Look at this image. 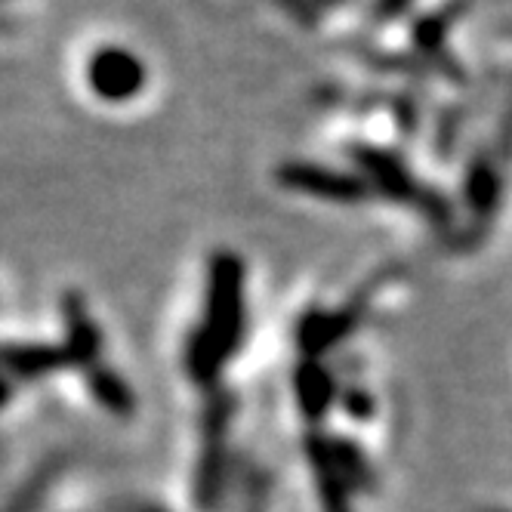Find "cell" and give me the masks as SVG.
I'll use <instances>...</instances> for the list:
<instances>
[{
    "mask_svg": "<svg viewBox=\"0 0 512 512\" xmlns=\"http://www.w3.org/2000/svg\"><path fill=\"white\" fill-rule=\"evenodd\" d=\"M241 297H244V266L235 253H219L210 266L204 321L189 340V352H186L192 380L210 383L219 374V368L232 358L244 321Z\"/></svg>",
    "mask_w": 512,
    "mask_h": 512,
    "instance_id": "6da1fadb",
    "label": "cell"
},
{
    "mask_svg": "<svg viewBox=\"0 0 512 512\" xmlns=\"http://www.w3.org/2000/svg\"><path fill=\"white\" fill-rule=\"evenodd\" d=\"M81 78L93 102L121 108L149 90V65L121 41H96L84 53Z\"/></svg>",
    "mask_w": 512,
    "mask_h": 512,
    "instance_id": "7a4b0ae2",
    "label": "cell"
},
{
    "mask_svg": "<svg viewBox=\"0 0 512 512\" xmlns=\"http://www.w3.org/2000/svg\"><path fill=\"white\" fill-rule=\"evenodd\" d=\"M278 182L290 192H303V195H321V198H331V201H355L364 198L371 192L368 179L361 176H346L337 170H327L318 164H306V161H294V164H284L278 170Z\"/></svg>",
    "mask_w": 512,
    "mask_h": 512,
    "instance_id": "3957f363",
    "label": "cell"
},
{
    "mask_svg": "<svg viewBox=\"0 0 512 512\" xmlns=\"http://www.w3.org/2000/svg\"><path fill=\"white\" fill-rule=\"evenodd\" d=\"M297 389H300V405L306 417H324L334 405V380L315 361H306L297 374Z\"/></svg>",
    "mask_w": 512,
    "mask_h": 512,
    "instance_id": "277c9868",
    "label": "cell"
},
{
    "mask_svg": "<svg viewBox=\"0 0 512 512\" xmlns=\"http://www.w3.org/2000/svg\"><path fill=\"white\" fill-rule=\"evenodd\" d=\"M90 389L108 411H115V414L133 411V392L127 389V383L115 371H108V368L90 371Z\"/></svg>",
    "mask_w": 512,
    "mask_h": 512,
    "instance_id": "5b68a950",
    "label": "cell"
},
{
    "mask_svg": "<svg viewBox=\"0 0 512 512\" xmlns=\"http://www.w3.org/2000/svg\"><path fill=\"white\" fill-rule=\"evenodd\" d=\"M340 0H309V10L312 13H324V10H337Z\"/></svg>",
    "mask_w": 512,
    "mask_h": 512,
    "instance_id": "8992f818",
    "label": "cell"
},
{
    "mask_svg": "<svg viewBox=\"0 0 512 512\" xmlns=\"http://www.w3.org/2000/svg\"><path fill=\"white\" fill-rule=\"evenodd\" d=\"M136 512H161V509H152V506H142V509H136Z\"/></svg>",
    "mask_w": 512,
    "mask_h": 512,
    "instance_id": "52a82bcc",
    "label": "cell"
}]
</instances>
